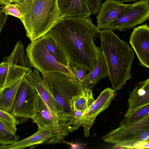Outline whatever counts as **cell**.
<instances>
[{
	"mask_svg": "<svg viewBox=\"0 0 149 149\" xmlns=\"http://www.w3.org/2000/svg\"><path fill=\"white\" fill-rule=\"evenodd\" d=\"M95 100L92 89L83 88L80 93L72 97L70 102L71 109L72 112L76 110H86Z\"/></svg>",
	"mask_w": 149,
	"mask_h": 149,
	"instance_id": "cell-21",
	"label": "cell"
},
{
	"mask_svg": "<svg viewBox=\"0 0 149 149\" xmlns=\"http://www.w3.org/2000/svg\"><path fill=\"white\" fill-rule=\"evenodd\" d=\"M149 19V0H141L130 4L105 29L125 31Z\"/></svg>",
	"mask_w": 149,
	"mask_h": 149,
	"instance_id": "cell-9",
	"label": "cell"
},
{
	"mask_svg": "<svg viewBox=\"0 0 149 149\" xmlns=\"http://www.w3.org/2000/svg\"><path fill=\"white\" fill-rule=\"evenodd\" d=\"M73 120L66 123L58 129L38 130L31 136L13 144L0 145V149H22L29 147L34 148L40 144H55L63 141L70 133L77 130Z\"/></svg>",
	"mask_w": 149,
	"mask_h": 149,
	"instance_id": "cell-7",
	"label": "cell"
},
{
	"mask_svg": "<svg viewBox=\"0 0 149 149\" xmlns=\"http://www.w3.org/2000/svg\"><path fill=\"white\" fill-rule=\"evenodd\" d=\"M115 148H149V114L129 123L119 125L102 137Z\"/></svg>",
	"mask_w": 149,
	"mask_h": 149,
	"instance_id": "cell-4",
	"label": "cell"
},
{
	"mask_svg": "<svg viewBox=\"0 0 149 149\" xmlns=\"http://www.w3.org/2000/svg\"><path fill=\"white\" fill-rule=\"evenodd\" d=\"M23 77L0 91V109L10 113L16 93Z\"/></svg>",
	"mask_w": 149,
	"mask_h": 149,
	"instance_id": "cell-20",
	"label": "cell"
},
{
	"mask_svg": "<svg viewBox=\"0 0 149 149\" xmlns=\"http://www.w3.org/2000/svg\"><path fill=\"white\" fill-rule=\"evenodd\" d=\"M149 114V104L139 108L131 114L122 119L120 125L135 122Z\"/></svg>",
	"mask_w": 149,
	"mask_h": 149,
	"instance_id": "cell-24",
	"label": "cell"
},
{
	"mask_svg": "<svg viewBox=\"0 0 149 149\" xmlns=\"http://www.w3.org/2000/svg\"><path fill=\"white\" fill-rule=\"evenodd\" d=\"M37 125L38 130L58 129L66 123H62L54 117L39 95L36 111L31 118Z\"/></svg>",
	"mask_w": 149,
	"mask_h": 149,
	"instance_id": "cell-17",
	"label": "cell"
},
{
	"mask_svg": "<svg viewBox=\"0 0 149 149\" xmlns=\"http://www.w3.org/2000/svg\"><path fill=\"white\" fill-rule=\"evenodd\" d=\"M99 34L100 48L107 68L109 79L113 89L119 90L131 78L134 52L127 42L121 40L111 30H100Z\"/></svg>",
	"mask_w": 149,
	"mask_h": 149,
	"instance_id": "cell-2",
	"label": "cell"
},
{
	"mask_svg": "<svg viewBox=\"0 0 149 149\" xmlns=\"http://www.w3.org/2000/svg\"><path fill=\"white\" fill-rule=\"evenodd\" d=\"M4 60L26 68L31 69V67L25 53L24 46L20 40L16 43L12 53Z\"/></svg>",
	"mask_w": 149,
	"mask_h": 149,
	"instance_id": "cell-22",
	"label": "cell"
},
{
	"mask_svg": "<svg viewBox=\"0 0 149 149\" xmlns=\"http://www.w3.org/2000/svg\"><path fill=\"white\" fill-rule=\"evenodd\" d=\"M18 4L26 35L31 41L48 32L60 19L57 0H24Z\"/></svg>",
	"mask_w": 149,
	"mask_h": 149,
	"instance_id": "cell-3",
	"label": "cell"
},
{
	"mask_svg": "<svg viewBox=\"0 0 149 149\" xmlns=\"http://www.w3.org/2000/svg\"><path fill=\"white\" fill-rule=\"evenodd\" d=\"M32 71L3 61L0 64V91L12 85L20 78L26 77Z\"/></svg>",
	"mask_w": 149,
	"mask_h": 149,
	"instance_id": "cell-16",
	"label": "cell"
},
{
	"mask_svg": "<svg viewBox=\"0 0 149 149\" xmlns=\"http://www.w3.org/2000/svg\"><path fill=\"white\" fill-rule=\"evenodd\" d=\"M0 7L1 10L6 15L13 16L22 20V16L18 3H11Z\"/></svg>",
	"mask_w": 149,
	"mask_h": 149,
	"instance_id": "cell-26",
	"label": "cell"
},
{
	"mask_svg": "<svg viewBox=\"0 0 149 149\" xmlns=\"http://www.w3.org/2000/svg\"><path fill=\"white\" fill-rule=\"evenodd\" d=\"M26 50L31 67L37 69L41 73L60 72L78 82L72 71L59 63L48 51L45 46L43 36L31 41Z\"/></svg>",
	"mask_w": 149,
	"mask_h": 149,
	"instance_id": "cell-6",
	"label": "cell"
},
{
	"mask_svg": "<svg viewBox=\"0 0 149 149\" xmlns=\"http://www.w3.org/2000/svg\"><path fill=\"white\" fill-rule=\"evenodd\" d=\"M100 30L89 17L60 19L48 32L67 56L70 66L77 65L90 72L101 54L94 39Z\"/></svg>",
	"mask_w": 149,
	"mask_h": 149,
	"instance_id": "cell-1",
	"label": "cell"
},
{
	"mask_svg": "<svg viewBox=\"0 0 149 149\" xmlns=\"http://www.w3.org/2000/svg\"><path fill=\"white\" fill-rule=\"evenodd\" d=\"M15 133L10 126L0 120V144L7 145L18 141L19 137Z\"/></svg>",
	"mask_w": 149,
	"mask_h": 149,
	"instance_id": "cell-23",
	"label": "cell"
},
{
	"mask_svg": "<svg viewBox=\"0 0 149 149\" xmlns=\"http://www.w3.org/2000/svg\"><path fill=\"white\" fill-rule=\"evenodd\" d=\"M130 4L119 3L111 0H106L101 6L96 18L97 27L105 29L114 21Z\"/></svg>",
	"mask_w": 149,
	"mask_h": 149,
	"instance_id": "cell-15",
	"label": "cell"
},
{
	"mask_svg": "<svg viewBox=\"0 0 149 149\" xmlns=\"http://www.w3.org/2000/svg\"><path fill=\"white\" fill-rule=\"evenodd\" d=\"M2 6V5L1 3V2L0 1V6Z\"/></svg>",
	"mask_w": 149,
	"mask_h": 149,
	"instance_id": "cell-33",
	"label": "cell"
},
{
	"mask_svg": "<svg viewBox=\"0 0 149 149\" xmlns=\"http://www.w3.org/2000/svg\"><path fill=\"white\" fill-rule=\"evenodd\" d=\"M41 74L44 85L60 106L67 122L73 120L70 102L72 97L80 93L83 89L81 84L60 72Z\"/></svg>",
	"mask_w": 149,
	"mask_h": 149,
	"instance_id": "cell-5",
	"label": "cell"
},
{
	"mask_svg": "<svg viewBox=\"0 0 149 149\" xmlns=\"http://www.w3.org/2000/svg\"><path fill=\"white\" fill-rule=\"evenodd\" d=\"M114 1L115 2L121 3H123L125 2H129L131 1H135L138 0H111Z\"/></svg>",
	"mask_w": 149,
	"mask_h": 149,
	"instance_id": "cell-32",
	"label": "cell"
},
{
	"mask_svg": "<svg viewBox=\"0 0 149 149\" xmlns=\"http://www.w3.org/2000/svg\"><path fill=\"white\" fill-rule=\"evenodd\" d=\"M149 104V78L138 82L130 92L128 100V109L125 117L131 114L141 107Z\"/></svg>",
	"mask_w": 149,
	"mask_h": 149,
	"instance_id": "cell-13",
	"label": "cell"
},
{
	"mask_svg": "<svg viewBox=\"0 0 149 149\" xmlns=\"http://www.w3.org/2000/svg\"><path fill=\"white\" fill-rule=\"evenodd\" d=\"M85 110H76L73 111V120L76 124L79 127V122Z\"/></svg>",
	"mask_w": 149,
	"mask_h": 149,
	"instance_id": "cell-29",
	"label": "cell"
},
{
	"mask_svg": "<svg viewBox=\"0 0 149 149\" xmlns=\"http://www.w3.org/2000/svg\"><path fill=\"white\" fill-rule=\"evenodd\" d=\"M39 94L26 77L22 79L17 89L11 114L25 120L32 118L37 107Z\"/></svg>",
	"mask_w": 149,
	"mask_h": 149,
	"instance_id": "cell-8",
	"label": "cell"
},
{
	"mask_svg": "<svg viewBox=\"0 0 149 149\" xmlns=\"http://www.w3.org/2000/svg\"><path fill=\"white\" fill-rule=\"evenodd\" d=\"M130 44L140 65L149 68V27L145 24L134 27L130 37Z\"/></svg>",
	"mask_w": 149,
	"mask_h": 149,
	"instance_id": "cell-11",
	"label": "cell"
},
{
	"mask_svg": "<svg viewBox=\"0 0 149 149\" xmlns=\"http://www.w3.org/2000/svg\"><path fill=\"white\" fill-rule=\"evenodd\" d=\"M42 36L45 46L48 51L59 63L71 70L67 56L54 38L48 32Z\"/></svg>",
	"mask_w": 149,
	"mask_h": 149,
	"instance_id": "cell-19",
	"label": "cell"
},
{
	"mask_svg": "<svg viewBox=\"0 0 149 149\" xmlns=\"http://www.w3.org/2000/svg\"><path fill=\"white\" fill-rule=\"evenodd\" d=\"M60 19L68 17H89L92 14L87 0H57Z\"/></svg>",
	"mask_w": 149,
	"mask_h": 149,
	"instance_id": "cell-14",
	"label": "cell"
},
{
	"mask_svg": "<svg viewBox=\"0 0 149 149\" xmlns=\"http://www.w3.org/2000/svg\"><path fill=\"white\" fill-rule=\"evenodd\" d=\"M24 0H0V1L2 5L3 6L7 5L11 3L14 2V3H20L24 1Z\"/></svg>",
	"mask_w": 149,
	"mask_h": 149,
	"instance_id": "cell-31",
	"label": "cell"
},
{
	"mask_svg": "<svg viewBox=\"0 0 149 149\" xmlns=\"http://www.w3.org/2000/svg\"><path fill=\"white\" fill-rule=\"evenodd\" d=\"M8 15L2 11L0 9V33L7 20Z\"/></svg>",
	"mask_w": 149,
	"mask_h": 149,
	"instance_id": "cell-30",
	"label": "cell"
},
{
	"mask_svg": "<svg viewBox=\"0 0 149 149\" xmlns=\"http://www.w3.org/2000/svg\"><path fill=\"white\" fill-rule=\"evenodd\" d=\"M92 13L94 15L99 12L101 5V0H87Z\"/></svg>",
	"mask_w": 149,
	"mask_h": 149,
	"instance_id": "cell-28",
	"label": "cell"
},
{
	"mask_svg": "<svg viewBox=\"0 0 149 149\" xmlns=\"http://www.w3.org/2000/svg\"><path fill=\"white\" fill-rule=\"evenodd\" d=\"M113 89L107 88L103 90L93 104L83 113L79 122L83 127L86 137L89 135L90 128L97 116L109 106L112 101L117 95Z\"/></svg>",
	"mask_w": 149,
	"mask_h": 149,
	"instance_id": "cell-10",
	"label": "cell"
},
{
	"mask_svg": "<svg viewBox=\"0 0 149 149\" xmlns=\"http://www.w3.org/2000/svg\"><path fill=\"white\" fill-rule=\"evenodd\" d=\"M0 120L10 126L16 133V125L19 124V121L10 113L0 109Z\"/></svg>",
	"mask_w": 149,
	"mask_h": 149,
	"instance_id": "cell-25",
	"label": "cell"
},
{
	"mask_svg": "<svg viewBox=\"0 0 149 149\" xmlns=\"http://www.w3.org/2000/svg\"><path fill=\"white\" fill-rule=\"evenodd\" d=\"M108 75L107 68L101 52L100 56L94 67L87 74L84 81L80 84L83 88L86 87L92 89L100 79Z\"/></svg>",
	"mask_w": 149,
	"mask_h": 149,
	"instance_id": "cell-18",
	"label": "cell"
},
{
	"mask_svg": "<svg viewBox=\"0 0 149 149\" xmlns=\"http://www.w3.org/2000/svg\"><path fill=\"white\" fill-rule=\"evenodd\" d=\"M26 78L36 89L39 95L45 103L53 116L62 123L68 122L60 106L46 87L39 71L37 69H35Z\"/></svg>",
	"mask_w": 149,
	"mask_h": 149,
	"instance_id": "cell-12",
	"label": "cell"
},
{
	"mask_svg": "<svg viewBox=\"0 0 149 149\" xmlns=\"http://www.w3.org/2000/svg\"><path fill=\"white\" fill-rule=\"evenodd\" d=\"M70 68L76 76L78 82L80 84L83 82L87 74L85 70L77 65H72L70 66Z\"/></svg>",
	"mask_w": 149,
	"mask_h": 149,
	"instance_id": "cell-27",
	"label": "cell"
}]
</instances>
